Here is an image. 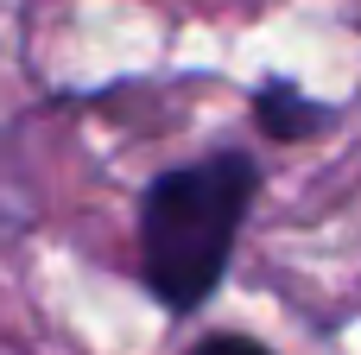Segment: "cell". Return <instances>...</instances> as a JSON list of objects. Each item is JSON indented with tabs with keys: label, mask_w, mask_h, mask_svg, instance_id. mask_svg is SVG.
<instances>
[{
	"label": "cell",
	"mask_w": 361,
	"mask_h": 355,
	"mask_svg": "<svg viewBox=\"0 0 361 355\" xmlns=\"http://www.w3.org/2000/svg\"><path fill=\"white\" fill-rule=\"evenodd\" d=\"M254 184H260V172L247 152H209L203 165L165 172L146 191L140 267H146V286L159 292V305L197 311L222 286V267H228L235 235L247 222Z\"/></svg>",
	"instance_id": "cell-1"
},
{
	"label": "cell",
	"mask_w": 361,
	"mask_h": 355,
	"mask_svg": "<svg viewBox=\"0 0 361 355\" xmlns=\"http://www.w3.org/2000/svg\"><path fill=\"white\" fill-rule=\"evenodd\" d=\"M254 114H260V127L273 133V140H305V133H317L324 121H330V108H317L305 89H292V83H267L260 95H254Z\"/></svg>",
	"instance_id": "cell-2"
},
{
	"label": "cell",
	"mask_w": 361,
	"mask_h": 355,
	"mask_svg": "<svg viewBox=\"0 0 361 355\" xmlns=\"http://www.w3.org/2000/svg\"><path fill=\"white\" fill-rule=\"evenodd\" d=\"M190 355H273V349L254 343V337H209V343H197Z\"/></svg>",
	"instance_id": "cell-3"
}]
</instances>
